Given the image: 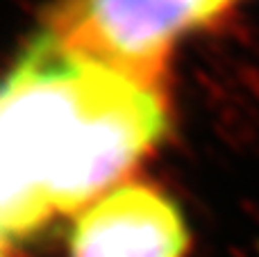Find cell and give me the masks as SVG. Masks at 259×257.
I'll list each match as a JSON object with an SVG mask.
<instances>
[{"label": "cell", "mask_w": 259, "mask_h": 257, "mask_svg": "<svg viewBox=\"0 0 259 257\" xmlns=\"http://www.w3.org/2000/svg\"><path fill=\"white\" fill-rule=\"evenodd\" d=\"M168 127L164 84L41 25L0 96L5 246L112 191Z\"/></svg>", "instance_id": "obj_1"}, {"label": "cell", "mask_w": 259, "mask_h": 257, "mask_svg": "<svg viewBox=\"0 0 259 257\" xmlns=\"http://www.w3.org/2000/svg\"><path fill=\"white\" fill-rule=\"evenodd\" d=\"M237 0H57L44 25L164 84L180 34L207 25Z\"/></svg>", "instance_id": "obj_2"}, {"label": "cell", "mask_w": 259, "mask_h": 257, "mask_svg": "<svg viewBox=\"0 0 259 257\" xmlns=\"http://www.w3.org/2000/svg\"><path fill=\"white\" fill-rule=\"evenodd\" d=\"M189 228L170 196L125 182L84 207L68 237L71 257H184Z\"/></svg>", "instance_id": "obj_3"}]
</instances>
